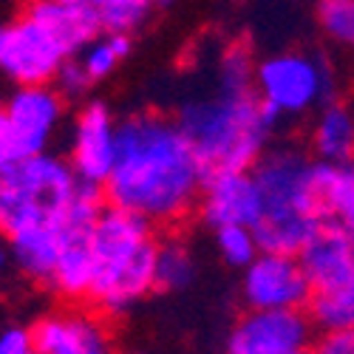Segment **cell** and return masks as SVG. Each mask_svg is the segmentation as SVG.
Wrapping results in <instances>:
<instances>
[{"instance_id":"cell-1","label":"cell","mask_w":354,"mask_h":354,"mask_svg":"<svg viewBox=\"0 0 354 354\" xmlns=\"http://www.w3.org/2000/svg\"><path fill=\"white\" fill-rule=\"evenodd\" d=\"M182 125L165 113H131L116 128V159L102 185L105 204L131 210L156 227L182 224L198 204L204 185Z\"/></svg>"},{"instance_id":"cell-2","label":"cell","mask_w":354,"mask_h":354,"mask_svg":"<svg viewBox=\"0 0 354 354\" xmlns=\"http://www.w3.org/2000/svg\"><path fill=\"white\" fill-rule=\"evenodd\" d=\"M261 190L252 224L258 250L298 255L323 227L317 201V162L295 145L267 147L250 167Z\"/></svg>"},{"instance_id":"cell-3","label":"cell","mask_w":354,"mask_h":354,"mask_svg":"<svg viewBox=\"0 0 354 354\" xmlns=\"http://www.w3.org/2000/svg\"><path fill=\"white\" fill-rule=\"evenodd\" d=\"M156 224L147 218L105 204L91 227L94 278L88 304L105 317H122L156 289Z\"/></svg>"},{"instance_id":"cell-4","label":"cell","mask_w":354,"mask_h":354,"mask_svg":"<svg viewBox=\"0 0 354 354\" xmlns=\"http://www.w3.org/2000/svg\"><path fill=\"white\" fill-rule=\"evenodd\" d=\"M176 122L190 139L204 170H250L270 147L278 128L255 97V88L232 91L218 88L216 94L193 97L179 108Z\"/></svg>"},{"instance_id":"cell-5","label":"cell","mask_w":354,"mask_h":354,"mask_svg":"<svg viewBox=\"0 0 354 354\" xmlns=\"http://www.w3.org/2000/svg\"><path fill=\"white\" fill-rule=\"evenodd\" d=\"M77 185L68 159L51 151L0 162V232L46 221L66 224Z\"/></svg>"},{"instance_id":"cell-6","label":"cell","mask_w":354,"mask_h":354,"mask_svg":"<svg viewBox=\"0 0 354 354\" xmlns=\"http://www.w3.org/2000/svg\"><path fill=\"white\" fill-rule=\"evenodd\" d=\"M298 258L312 286L306 312L315 329H354V239L323 224Z\"/></svg>"},{"instance_id":"cell-7","label":"cell","mask_w":354,"mask_h":354,"mask_svg":"<svg viewBox=\"0 0 354 354\" xmlns=\"http://www.w3.org/2000/svg\"><path fill=\"white\" fill-rule=\"evenodd\" d=\"M255 97L275 125L315 113L335 97V68L309 51H278L255 63Z\"/></svg>"},{"instance_id":"cell-8","label":"cell","mask_w":354,"mask_h":354,"mask_svg":"<svg viewBox=\"0 0 354 354\" xmlns=\"http://www.w3.org/2000/svg\"><path fill=\"white\" fill-rule=\"evenodd\" d=\"M68 102L51 82L15 85V91L3 100L12 156H32L51 151L66 122Z\"/></svg>"},{"instance_id":"cell-9","label":"cell","mask_w":354,"mask_h":354,"mask_svg":"<svg viewBox=\"0 0 354 354\" xmlns=\"http://www.w3.org/2000/svg\"><path fill=\"white\" fill-rule=\"evenodd\" d=\"M317 329L306 309H247L227 335L230 354H304Z\"/></svg>"},{"instance_id":"cell-10","label":"cell","mask_w":354,"mask_h":354,"mask_svg":"<svg viewBox=\"0 0 354 354\" xmlns=\"http://www.w3.org/2000/svg\"><path fill=\"white\" fill-rule=\"evenodd\" d=\"M66 57L60 43L26 12L0 20V77L12 85L51 82Z\"/></svg>"},{"instance_id":"cell-11","label":"cell","mask_w":354,"mask_h":354,"mask_svg":"<svg viewBox=\"0 0 354 354\" xmlns=\"http://www.w3.org/2000/svg\"><path fill=\"white\" fill-rule=\"evenodd\" d=\"M241 272L247 309H306L312 286L298 255L258 250Z\"/></svg>"},{"instance_id":"cell-12","label":"cell","mask_w":354,"mask_h":354,"mask_svg":"<svg viewBox=\"0 0 354 354\" xmlns=\"http://www.w3.org/2000/svg\"><path fill=\"white\" fill-rule=\"evenodd\" d=\"M116 128L120 120L100 100H88L77 108L68 125V165L80 182L102 187L116 159Z\"/></svg>"},{"instance_id":"cell-13","label":"cell","mask_w":354,"mask_h":354,"mask_svg":"<svg viewBox=\"0 0 354 354\" xmlns=\"http://www.w3.org/2000/svg\"><path fill=\"white\" fill-rule=\"evenodd\" d=\"M35 354H105L111 348L108 317L94 306H68L43 315L32 326Z\"/></svg>"},{"instance_id":"cell-14","label":"cell","mask_w":354,"mask_h":354,"mask_svg":"<svg viewBox=\"0 0 354 354\" xmlns=\"http://www.w3.org/2000/svg\"><path fill=\"white\" fill-rule=\"evenodd\" d=\"M196 210L210 230L224 224L252 227L261 213V190L252 170H213L204 176Z\"/></svg>"},{"instance_id":"cell-15","label":"cell","mask_w":354,"mask_h":354,"mask_svg":"<svg viewBox=\"0 0 354 354\" xmlns=\"http://www.w3.org/2000/svg\"><path fill=\"white\" fill-rule=\"evenodd\" d=\"M91 227L94 221H71L66 218L63 244L57 255L48 286L71 304H82L88 298L94 278V252H91Z\"/></svg>"},{"instance_id":"cell-16","label":"cell","mask_w":354,"mask_h":354,"mask_svg":"<svg viewBox=\"0 0 354 354\" xmlns=\"http://www.w3.org/2000/svg\"><path fill=\"white\" fill-rule=\"evenodd\" d=\"M26 15L32 20H37L46 32L60 43V48L68 57L80 54L102 32L100 17L94 15V9L80 6V3H68V0H28Z\"/></svg>"},{"instance_id":"cell-17","label":"cell","mask_w":354,"mask_h":354,"mask_svg":"<svg viewBox=\"0 0 354 354\" xmlns=\"http://www.w3.org/2000/svg\"><path fill=\"white\" fill-rule=\"evenodd\" d=\"M309 156L323 165L354 162V111L337 100L315 111L309 131Z\"/></svg>"},{"instance_id":"cell-18","label":"cell","mask_w":354,"mask_h":354,"mask_svg":"<svg viewBox=\"0 0 354 354\" xmlns=\"http://www.w3.org/2000/svg\"><path fill=\"white\" fill-rule=\"evenodd\" d=\"M63 230L66 224L57 221H46V224H28L20 227L15 232H9V255L20 267L23 275H28L37 283L51 281L57 255H60V244H63Z\"/></svg>"},{"instance_id":"cell-19","label":"cell","mask_w":354,"mask_h":354,"mask_svg":"<svg viewBox=\"0 0 354 354\" xmlns=\"http://www.w3.org/2000/svg\"><path fill=\"white\" fill-rule=\"evenodd\" d=\"M317 201L323 224H332L354 239V162H317Z\"/></svg>"},{"instance_id":"cell-20","label":"cell","mask_w":354,"mask_h":354,"mask_svg":"<svg viewBox=\"0 0 354 354\" xmlns=\"http://www.w3.org/2000/svg\"><path fill=\"white\" fill-rule=\"evenodd\" d=\"M133 37L125 32H100L91 43H88L80 54H74L91 82H102L120 71V66L131 57Z\"/></svg>"},{"instance_id":"cell-21","label":"cell","mask_w":354,"mask_h":354,"mask_svg":"<svg viewBox=\"0 0 354 354\" xmlns=\"http://www.w3.org/2000/svg\"><path fill=\"white\" fill-rule=\"evenodd\" d=\"M196 278V258L182 239H159L156 244V267L153 283L162 292L187 289Z\"/></svg>"},{"instance_id":"cell-22","label":"cell","mask_w":354,"mask_h":354,"mask_svg":"<svg viewBox=\"0 0 354 354\" xmlns=\"http://www.w3.org/2000/svg\"><path fill=\"white\" fill-rule=\"evenodd\" d=\"M68 3H80V6L94 9V15L100 17L102 32L133 35L147 20L153 6H167L173 0H68Z\"/></svg>"},{"instance_id":"cell-23","label":"cell","mask_w":354,"mask_h":354,"mask_svg":"<svg viewBox=\"0 0 354 354\" xmlns=\"http://www.w3.org/2000/svg\"><path fill=\"white\" fill-rule=\"evenodd\" d=\"M255 82V57L247 46L232 43L221 51L218 68H216V85L232 88V91H247Z\"/></svg>"},{"instance_id":"cell-24","label":"cell","mask_w":354,"mask_h":354,"mask_svg":"<svg viewBox=\"0 0 354 354\" xmlns=\"http://www.w3.org/2000/svg\"><path fill=\"white\" fill-rule=\"evenodd\" d=\"M216 250L224 258V263H230L232 270H244L247 263L258 255V241L255 232L247 224H224L216 227Z\"/></svg>"},{"instance_id":"cell-25","label":"cell","mask_w":354,"mask_h":354,"mask_svg":"<svg viewBox=\"0 0 354 354\" xmlns=\"http://www.w3.org/2000/svg\"><path fill=\"white\" fill-rule=\"evenodd\" d=\"M317 23L332 43L354 51V0H317Z\"/></svg>"},{"instance_id":"cell-26","label":"cell","mask_w":354,"mask_h":354,"mask_svg":"<svg viewBox=\"0 0 354 354\" xmlns=\"http://www.w3.org/2000/svg\"><path fill=\"white\" fill-rule=\"evenodd\" d=\"M51 85L63 94V100H66V102H82V100L88 97V91L94 88L91 77L85 74V68L80 66L77 57H66L63 66L57 68V74H54Z\"/></svg>"},{"instance_id":"cell-27","label":"cell","mask_w":354,"mask_h":354,"mask_svg":"<svg viewBox=\"0 0 354 354\" xmlns=\"http://www.w3.org/2000/svg\"><path fill=\"white\" fill-rule=\"evenodd\" d=\"M315 351L320 354H354V329H329L315 337Z\"/></svg>"},{"instance_id":"cell-28","label":"cell","mask_w":354,"mask_h":354,"mask_svg":"<svg viewBox=\"0 0 354 354\" xmlns=\"http://www.w3.org/2000/svg\"><path fill=\"white\" fill-rule=\"evenodd\" d=\"M32 351H35L32 329L9 326V329L0 332V354H32Z\"/></svg>"},{"instance_id":"cell-29","label":"cell","mask_w":354,"mask_h":354,"mask_svg":"<svg viewBox=\"0 0 354 354\" xmlns=\"http://www.w3.org/2000/svg\"><path fill=\"white\" fill-rule=\"evenodd\" d=\"M15 159L12 156V142H9V125H6V111L3 102H0V162Z\"/></svg>"},{"instance_id":"cell-30","label":"cell","mask_w":354,"mask_h":354,"mask_svg":"<svg viewBox=\"0 0 354 354\" xmlns=\"http://www.w3.org/2000/svg\"><path fill=\"white\" fill-rule=\"evenodd\" d=\"M6 263H9V252H6L3 247H0V270H3V267H6Z\"/></svg>"}]
</instances>
